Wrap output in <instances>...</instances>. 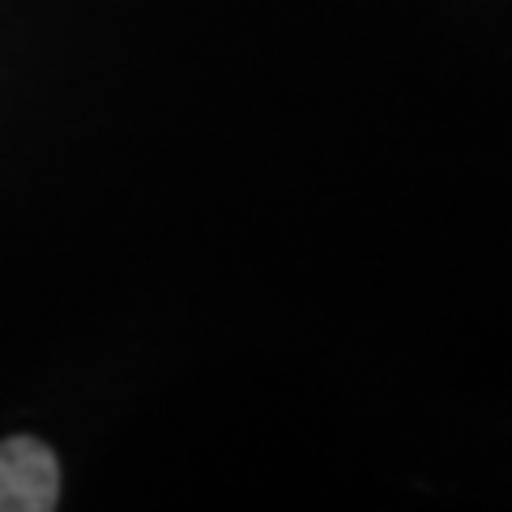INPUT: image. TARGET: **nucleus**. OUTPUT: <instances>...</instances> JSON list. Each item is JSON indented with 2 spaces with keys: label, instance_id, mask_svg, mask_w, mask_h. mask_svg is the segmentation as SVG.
Instances as JSON below:
<instances>
[{
  "label": "nucleus",
  "instance_id": "nucleus-1",
  "mask_svg": "<svg viewBox=\"0 0 512 512\" xmlns=\"http://www.w3.org/2000/svg\"><path fill=\"white\" fill-rule=\"evenodd\" d=\"M60 500V466L35 436L0 440V512H52Z\"/></svg>",
  "mask_w": 512,
  "mask_h": 512
}]
</instances>
